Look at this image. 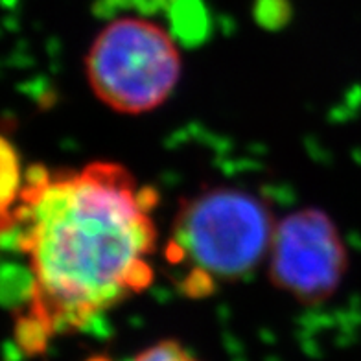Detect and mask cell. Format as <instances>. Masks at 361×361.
<instances>
[{
  "label": "cell",
  "instance_id": "ba28073f",
  "mask_svg": "<svg viewBox=\"0 0 361 361\" xmlns=\"http://www.w3.org/2000/svg\"><path fill=\"white\" fill-rule=\"evenodd\" d=\"M87 361H109V360H107V357H90V360Z\"/></svg>",
  "mask_w": 361,
  "mask_h": 361
},
{
  "label": "cell",
  "instance_id": "6da1fadb",
  "mask_svg": "<svg viewBox=\"0 0 361 361\" xmlns=\"http://www.w3.org/2000/svg\"><path fill=\"white\" fill-rule=\"evenodd\" d=\"M147 190L116 162L74 173L28 170L23 201L6 219L30 258V314L50 332L78 330L131 293L147 290L157 231Z\"/></svg>",
  "mask_w": 361,
  "mask_h": 361
},
{
  "label": "cell",
  "instance_id": "7a4b0ae2",
  "mask_svg": "<svg viewBox=\"0 0 361 361\" xmlns=\"http://www.w3.org/2000/svg\"><path fill=\"white\" fill-rule=\"evenodd\" d=\"M275 228L262 197L240 188H209L180 204L168 258L190 260L214 281H236L269 257Z\"/></svg>",
  "mask_w": 361,
  "mask_h": 361
},
{
  "label": "cell",
  "instance_id": "277c9868",
  "mask_svg": "<svg viewBox=\"0 0 361 361\" xmlns=\"http://www.w3.org/2000/svg\"><path fill=\"white\" fill-rule=\"evenodd\" d=\"M348 269L338 225L321 209L306 207L276 224L269 249V281L302 305L330 299Z\"/></svg>",
  "mask_w": 361,
  "mask_h": 361
},
{
  "label": "cell",
  "instance_id": "52a82bcc",
  "mask_svg": "<svg viewBox=\"0 0 361 361\" xmlns=\"http://www.w3.org/2000/svg\"><path fill=\"white\" fill-rule=\"evenodd\" d=\"M255 13L264 26H281L290 19V4L288 0H258Z\"/></svg>",
  "mask_w": 361,
  "mask_h": 361
},
{
  "label": "cell",
  "instance_id": "5b68a950",
  "mask_svg": "<svg viewBox=\"0 0 361 361\" xmlns=\"http://www.w3.org/2000/svg\"><path fill=\"white\" fill-rule=\"evenodd\" d=\"M0 194H2V219L11 214V207L20 197V170H19V157L15 152L13 144L8 138H2V149H0Z\"/></svg>",
  "mask_w": 361,
  "mask_h": 361
},
{
  "label": "cell",
  "instance_id": "8992f818",
  "mask_svg": "<svg viewBox=\"0 0 361 361\" xmlns=\"http://www.w3.org/2000/svg\"><path fill=\"white\" fill-rule=\"evenodd\" d=\"M133 361H200L192 356L179 341L164 339L147 347Z\"/></svg>",
  "mask_w": 361,
  "mask_h": 361
},
{
  "label": "cell",
  "instance_id": "3957f363",
  "mask_svg": "<svg viewBox=\"0 0 361 361\" xmlns=\"http://www.w3.org/2000/svg\"><path fill=\"white\" fill-rule=\"evenodd\" d=\"M180 52L161 24L118 17L105 24L85 57L90 89L122 114H144L170 98L180 78Z\"/></svg>",
  "mask_w": 361,
  "mask_h": 361
}]
</instances>
